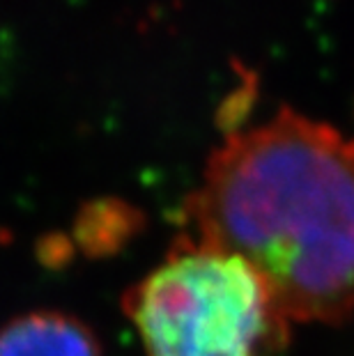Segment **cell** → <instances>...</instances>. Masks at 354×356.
Returning a JSON list of instances; mask_svg holds the SVG:
<instances>
[{"instance_id": "1", "label": "cell", "mask_w": 354, "mask_h": 356, "mask_svg": "<svg viewBox=\"0 0 354 356\" xmlns=\"http://www.w3.org/2000/svg\"><path fill=\"white\" fill-rule=\"evenodd\" d=\"M246 260L299 324L354 315V140L281 108L209 154L182 237Z\"/></svg>"}, {"instance_id": "3", "label": "cell", "mask_w": 354, "mask_h": 356, "mask_svg": "<svg viewBox=\"0 0 354 356\" xmlns=\"http://www.w3.org/2000/svg\"><path fill=\"white\" fill-rule=\"evenodd\" d=\"M0 356H104L95 331L60 310H33L0 329Z\"/></svg>"}, {"instance_id": "2", "label": "cell", "mask_w": 354, "mask_h": 356, "mask_svg": "<svg viewBox=\"0 0 354 356\" xmlns=\"http://www.w3.org/2000/svg\"><path fill=\"white\" fill-rule=\"evenodd\" d=\"M122 306L145 356H272L288 343L290 322L258 271L184 239Z\"/></svg>"}]
</instances>
